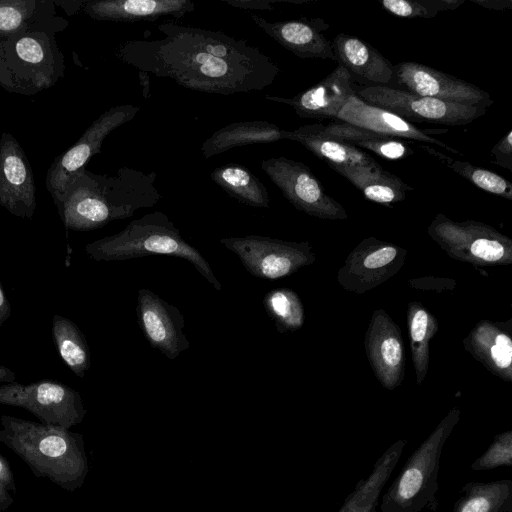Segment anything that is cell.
Returning <instances> with one entry per match:
<instances>
[{"mask_svg":"<svg viewBox=\"0 0 512 512\" xmlns=\"http://www.w3.org/2000/svg\"><path fill=\"white\" fill-rule=\"evenodd\" d=\"M465 0H380L389 13L400 18H433L442 11L457 9Z\"/></svg>","mask_w":512,"mask_h":512,"instance_id":"obj_30","label":"cell"},{"mask_svg":"<svg viewBox=\"0 0 512 512\" xmlns=\"http://www.w3.org/2000/svg\"><path fill=\"white\" fill-rule=\"evenodd\" d=\"M11 315V305L8 299V296L6 295L5 291L2 288L1 282H0V331L5 323L9 319Z\"/></svg>","mask_w":512,"mask_h":512,"instance_id":"obj_42","label":"cell"},{"mask_svg":"<svg viewBox=\"0 0 512 512\" xmlns=\"http://www.w3.org/2000/svg\"><path fill=\"white\" fill-rule=\"evenodd\" d=\"M459 418L452 410L411 454L382 496L380 512L435 511L442 451Z\"/></svg>","mask_w":512,"mask_h":512,"instance_id":"obj_6","label":"cell"},{"mask_svg":"<svg viewBox=\"0 0 512 512\" xmlns=\"http://www.w3.org/2000/svg\"><path fill=\"white\" fill-rule=\"evenodd\" d=\"M139 111L140 107L133 104L109 108L94 120L71 148L55 158L46 174V187L54 202L60 200L70 180L85 169L91 157L100 153L104 139L131 121Z\"/></svg>","mask_w":512,"mask_h":512,"instance_id":"obj_9","label":"cell"},{"mask_svg":"<svg viewBox=\"0 0 512 512\" xmlns=\"http://www.w3.org/2000/svg\"><path fill=\"white\" fill-rule=\"evenodd\" d=\"M211 179L229 196L255 208H269L270 198L264 184L244 165L228 163L211 172Z\"/></svg>","mask_w":512,"mask_h":512,"instance_id":"obj_25","label":"cell"},{"mask_svg":"<svg viewBox=\"0 0 512 512\" xmlns=\"http://www.w3.org/2000/svg\"><path fill=\"white\" fill-rule=\"evenodd\" d=\"M55 347L69 369L83 378L91 365V355L86 337L70 319L55 314L51 328Z\"/></svg>","mask_w":512,"mask_h":512,"instance_id":"obj_26","label":"cell"},{"mask_svg":"<svg viewBox=\"0 0 512 512\" xmlns=\"http://www.w3.org/2000/svg\"><path fill=\"white\" fill-rule=\"evenodd\" d=\"M491 357L499 368H507L512 361V342L506 334H498L491 347Z\"/></svg>","mask_w":512,"mask_h":512,"instance_id":"obj_37","label":"cell"},{"mask_svg":"<svg viewBox=\"0 0 512 512\" xmlns=\"http://www.w3.org/2000/svg\"><path fill=\"white\" fill-rule=\"evenodd\" d=\"M393 75L398 84L418 96L486 109L494 102L479 87L418 62L396 64Z\"/></svg>","mask_w":512,"mask_h":512,"instance_id":"obj_12","label":"cell"},{"mask_svg":"<svg viewBox=\"0 0 512 512\" xmlns=\"http://www.w3.org/2000/svg\"><path fill=\"white\" fill-rule=\"evenodd\" d=\"M252 20L273 40L303 59L335 61L332 44L323 34L329 25L322 18H306L269 22L252 14Z\"/></svg>","mask_w":512,"mask_h":512,"instance_id":"obj_17","label":"cell"},{"mask_svg":"<svg viewBox=\"0 0 512 512\" xmlns=\"http://www.w3.org/2000/svg\"><path fill=\"white\" fill-rule=\"evenodd\" d=\"M471 253L480 259L486 261H497L504 255L503 245L497 241L488 238H478L470 246Z\"/></svg>","mask_w":512,"mask_h":512,"instance_id":"obj_35","label":"cell"},{"mask_svg":"<svg viewBox=\"0 0 512 512\" xmlns=\"http://www.w3.org/2000/svg\"><path fill=\"white\" fill-rule=\"evenodd\" d=\"M491 163L512 171V131L510 130L492 148Z\"/></svg>","mask_w":512,"mask_h":512,"instance_id":"obj_36","label":"cell"},{"mask_svg":"<svg viewBox=\"0 0 512 512\" xmlns=\"http://www.w3.org/2000/svg\"><path fill=\"white\" fill-rule=\"evenodd\" d=\"M139 77L141 79V83L144 87V97H148L149 95V76L147 73L139 72Z\"/></svg>","mask_w":512,"mask_h":512,"instance_id":"obj_44","label":"cell"},{"mask_svg":"<svg viewBox=\"0 0 512 512\" xmlns=\"http://www.w3.org/2000/svg\"><path fill=\"white\" fill-rule=\"evenodd\" d=\"M156 179L155 172L131 167H121L114 175L83 169L70 180L55 204L66 228L90 231L155 206L162 197Z\"/></svg>","mask_w":512,"mask_h":512,"instance_id":"obj_2","label":"cell"},{"mask_svg":"<svg viewBox=\"0 0 512 512\" xmlns=\"http://www.w3.org/2000/svg\"><path fill=\"white\" fill-rule=\"evenodd\" d=\"M36 188L28 158L16 138L0 137V206L12 215L31 219L36 209Z\"/></svg>","mask_w":512,"mask_h":512,"instance_id":"obj_14","label":"cell"},{"mask_svg":"<svg viewBox=\"0 0 512 512\" xmlns=\"http://www.w3.org/2000/svg\"><path fill=\"white\" fill-rule=\"evenodd\" d=\"M329 166L354 185L366 199L376 203L402 201L406 192L413 190V187L379 164L370 167Z\"/></svg>","mask_w":512,"mask_h":512,"instance_id":"obj_23","label":"cell"},{"mask_svg":"<svg viewBox=\"0 0 512 512\" xmlns=\"http://www.w3.org/2000/svg\"><path fill=\"white\" fill-rule=\"evenodd\" d=\"M263 304L268 315L275 321L278 331L293 330L301 326L302 306L293 291L272 290L265 295Z\"/></svg>","mask_w":512,"mask_h":512,"instance_id":"obj_28","label":"cell"},{"mask_svg":"<svg viewBox=\"0 0 512 512\" xmlns=\"http://www.w3.org/2000/svg\"><path fill=\"white\" fill-rule=\"evenodd\" d=\"M397 254V251L392 246L382 247L371 254H369L364 260V266L366 268L374 269L383 267L392 262Z\"/></svg>","mask_w":512,"mask_h":512,"instance_id":"obj_38","label":"cell"},{"mask_svg":"<svg viewBox=\"0 0 512 512\" xmlns=\"http://www.w3.org/2000/svg\"><path fill=\"white\" fill-rule=\"evenodd\" d=\"M472 2L490 9V10H498L504 11L512 9V1L511 0H471Z\"/></svg>","mask_w":512,"mask_h":512,"instance_id":"obj_41","label":"cell"},{"mask_svg":"<svg viewBox=\"0 0 512 512\" xmlns=\"http://www.w3.org/2000/svg\"><path fill=\"white\" fill-rule=\"evenodd\" d=\"M0 404L23 408L42 424L66 429L80 424L87 412L77 390L51 379L0 385Z\"/></svg>","mask_w":512,"mask_h":512,"instance_id":"obj_7","label":"cell"},{"mask_svg":"<svg viewBox=\"0 0 512 512\" xmlns=\"http://www.w3.org/2000/svg\"><path fill=\"white\" fill-rule=\"evenodd\" d=\"M137 319L149 344L170 360L190 346L184 333L185 320L180 310L153 291H138Z\"/></svg>","mask_w":512,"mask_h":512,"instance_id":"obj_13","label":"cell"},{"mask_svg":"<svg viewBox=\"0 0 512 512\" xmlns=\"http://www.w3.org/2000/svg\"><path fill=\"white\" fill-rule=\"evenodd\" d=\"M406 440H397L377 459L372 471L360 479L338 512H376L382 490L399 462Z\"/></svg>","mask_w":512,"mask_h":512,"instance_id":"obj_22","label":"cell"},{"mask_svg":"<svg viewBox=\"0 0 512 512\" xmlns=\"http://www.w3.org/2000/svg\"><path fill=\"white\" fill-rule=\"evenodd\" d=\"M512 466V431L494 437L488 448L471 464L473 471H489Z\"/></svg>","mask_w":512,"mask_h":512,"instance_id":"obj_31","label":"cell"},{"mask_svg":"<svg viewBox=\"0 0 512 512\" xmlns=\"http://www.w3.org/2000/svg\"><path fill=\"white\" fill-rule=\"evenodd\" d=\"M220 243L238 256L250 274L261 279L285 277L307 260L305 245L267 236L227 237Z\"/></svg>","mask_w":512,"mask_h":512,"instance_id":"obj_11","label":"cell"},{"mask_svg":"<svg viewBox=\"0 0 512 512\" xmlns=\"http://www.w3.org/2000/svg\"><path fill=\"white\" fill-rule=\"evenodd\" d=\"M260 165L298 210L321 218H346L343 207L325 192L304 163L281 156L265 159Z\"/></svg>","mask_w":512,"mask_h":512,"instance_id":"obj_10","label":"cell"},{"mask_svg":"<svg viewBox=\"0 0 512 512\" xmlns=\"http://www.w3.org/2000/svg\"><path fill=\"white\" fill-rule=\"evenodd\" d=\"M85 13L100 21H155L164 16L181 18L194 11L190 0H95L84 5Z\"/></svg>","mask_w":512,"mask_h":512,"instance_id":"obj_18","label":"cell"},{"mask_svg":"<svg viewBox=\"0 0 512 512\" xmlns=\"http://www.w3.org/2000/svg\"><path fill=\"white\" fill-rule=\"evenodd\" d=\"M287 130L265 120L233 122L215 131L201 146L205 159L232 148L286 139Z\"/></svg>","mask_w":512,"mask_h":512,"instance_id":"obj_21","label":"cell"},{"mask_svg":"<svg viewBox=\"0 0 512 512\" xmlns=\"http://www.w3.org/2000/svg\"><path fill=\"white\" fill-rule=\"evenodd\" d=\"M63 55L46 29H28L0 37V86L35 94L63 76Z\"/></svg>","mask_w":512,"mask_h":512,"instance_id":"obj_5","label":"cell"},{"mask_svg":"<svg viewBox=\"0 0 512 512\" xmlns=\"http://www.w3.org/2000/svg\"><path fill=\"white\" fill-rule=\"evenodd\" d=\"M335 61L350 73L385 86L393 78V66L373 46L358 37L338 34L331 42Z\"/></svg>","mask_w":512,"mask_h":512,"instance_id":"obj_19","label":"cell"},{"mask_svg":"<svg viewBox=\"0 0 512 512\" xmlns=\"http://www.w3.org/2000/svg\"><path fill=\"white\" fill-rule=\"evenodd\" d=\"M355 95L351 73L338 65L328 76L292 98L266 95L265 99L291 106L302 118H332Z\"/></svg>","mask_w":512,"mask_h":512,"instance_id":"obj_16","label":"cell"},{"mask_svg":"<svg viewBox=\"0 0 512 512\" xmlns=\"http://www.w3.org/2000/svg\"><path fill=\"white\" fill-rule=\"evenodd\" d=\"M357 148L374 152L388 160H398L413 154V149L402 141L391 138H373L356 141L352 144Z\"/></svg>","mask_w":512,"mask_h":512,"instance_id":"obj_33","label":"cell"},{"mask_svg":"<svg viewBox=\"0 0 512 512\" xmlns=\"http://www.w3.org/2000/svg\"><path fill=\"white\" fill-rule=\"evenodd\" d=\"M453 512H512V480L466 483Z\"/></svg>","mask_w":512,"mask_h":512,"instance_id":"obj_24","label":"cell"},{"mask_svg":"<svg viewBox=\"0 0 512 512\" xmlns=\"http://www.w3.org/2000/svg\"><path fill=\"white\" fill-rule=\"evenodd\" d=\"M286 139L297 141L328 165L370 167L378 162L368 153L322 133L321 124H309L288 131Z\"/></svg>","mask_w":512,"mask_h":512,"instance_id":"obj_20","label":"cell"},{"mask_svg":"<svg viewBox=\"0 0 512 512\" xmlns=\"http://www.w3.org/2000/svg\"><path fill=\"white\" fill-rule=\"evenodd\" d=\"M47 2L34 0H0V37L28 29H44L40 20L47 17Z\"/></svg>","mask_w":512,"mask_h":512,"instance_id":"obj_27","label":"cell"},{"mask_svg":"<svg viewBox=\"0 0 512 512\" xmlns=\"http://www.w3.org/2000/svg\"><path fill=\"white\" fill-rule=\"evenodd\" d=\"M85 252L96 261H123L150 255L182 258L189 261L217 291L222 290L208 261L160 211L145 214L132 220L117 234L87 244Z\"/></svg>","mask_w":512,"mask_h":512,"instance_id":"obj_4","label":"cell"},{"mask_svg":"<svg viewBox=\"0 0 512 512\" xmlns=\"http://www.w3.org/2000/svg\"><path fill=\"white\" fill-rule=\"evenodd\" d=\"M334 120H336V122L347 123L392 139L407 138L424 143L435 144L448 151L462 155L449 145H446L439 139L432 137L434 133L446 132L445 129L422 130L393 112L364 102L356 94L347 100Z\"/></svg>","mask_w":512,"mask_h":512,"instance_id":"obj_15","label":"cell"},{"mask_svg":"<svg viewBox=\"0 0 512 512\" xmlns=\"http://www.w3.org/2000/svg\"><path fill=\"white\" fill-rule=\"evenodd\" d=\"M429 318L426 311L418 309L411 320L410 332L413 342H422L427 333Z\"/></svg>","mask_w":512,"mask_h":512,"instance_id":"obj_39","label":"cell"},{"mask_svg":"<svg viewBox=\"0 0 512 512\" xmlns=\"http://www.w3.org/2000/svg\"><path fill=\"white\" fill-rule=\"evenodd\" d=\"M15 381V372L10 368L0 364V383H13Z\"/></svg>","mask_w":512,"mask_h":512,"instance_id":"obj_43","label":"cell"},{"mask_svg":"<svg viewBox=\"0 0 512 512\" xmlns=\"http://www.w3.org/2000/svg\"><path fill=\"white\" fill-rule=\"evenodd\" d=\"M364 102L393 112L409 122H428L450 126L468 124L486 113V108L450 103L422 97L406 90L376 85L360 89Z\"/></svg>","mask_w":512,"mask_h":512,"instance_id":"obj_8","label":"cell"},{"mask_svg":"<svg viewBox=\"0 0 512 512\" xmlns=\"http://www.w3.org/2000/svg\"><path fill=\"white\" fill-rule=\"evenodd\" d=\"M223 2L237 8L256 9V10H273L271 0H222Z\"/></svg>","mask_w":512,"mask_h":512,"instance_id":"obj_40","label":"cell"},{"mask_svg":"<svg viewBox=\"0 0 512 512\" xmlns=\"http://www.w3.org/2000/svg\"><path fill=\"white\" fill-rule=\"evenodd\" d=\"M15 493L16 485L10 463L0 454V512L11 507Z\"/></svg>","mask_w":512,"mask_h":512,"instance_id":"obj_34","label":"cell"},{"mask_svg":"<svg viewBox=\"0 0 512 512\" xmlns=\"http://www.w3.org/2000/svg\"><path fill=\"white\" fill-rule=\"evenodd\" d=\"M156 29L161 38L128 40L118 48L117 57L139 72L226 96L261 91L280 73L269 56L244 39L169 21Z\"/></svg>","mask_w":512,"mask_h":512,"instance_id":"obj_1","label":"cell"},{"mask_svg":"<svg viewBox=\"0 0 512 512\" xmlns=\"http://www.w3.org/2000/svg\"><path fill=\"white\" fill-rule=\"evenodd\" d=\"M442 160H447V165L455 173L467 179L476 187L508 200L512 199V184L501 175L475 166L467 161L455 160L439 155Z\"/></svg>","mask_w":512,"mask_h":512,"instance_id":"obj_29","label":"cell"},{"mask_svg":"<svg viewBox=\"0 0 512 512\" xmlns=\"http://www.w3.org/2000/svg\"><path fill=\"white\" fill-rule=\"evenodd\" d=\"M372 351L377 364L385 372L393 373L400 369L403 358L402 345L393 331L385 333L381 340L375 343Z\"/></svg>","mask_w":512,"mask_h":512,"instance_id":"obj_32","label":"cell"},{"mask_svg":"<svg viewBox=\"0 0 512 512\" xmlns=\"http://www.w3.org/2000/svg\"><path fill=\"white\" fill-rule=\"evenodd\" d=\"M0 424V442L36 477L69 492L83 486L89 462L82 434L10 415H1Z\"/></svg>","mask_w":512,"mask_h":512,"instance_id":"obj_3","label":"cell"}]
</instances>
